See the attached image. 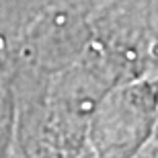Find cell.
<instances>
[{"label":"cell","mask_w":158,"mask_h":158,"mask_svg":"<svg viewBox=\"0 0 158 158\" xmlns=\"http://www.w3.org/2000/svg\"><path fill=\"white\" fill-rule=\"evenodd\" d=\"M90 109H93V103H90V101H82V105H80V111L88 113Z\"/></svg>","instance_id":"cell-1"}]
</instances>
